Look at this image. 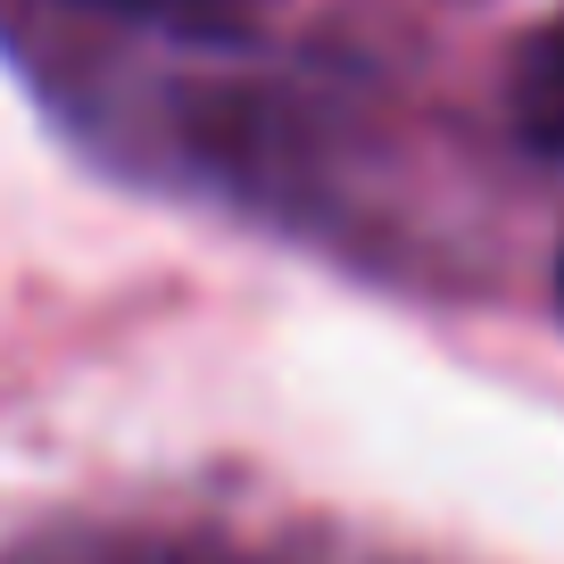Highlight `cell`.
<instances>
[{"instance_id": "cell-1", "label": "cell", "mask_w": 564, "mask_h": 564, "mask_svg": "<svg viewBox=\"0 0 564 564\" xmlns=\"http://www.w3.org/2000/svg\"><path fill=\"white\" fill-rule=\"evenodd\" d=\"M507 124L523 150L564 159V18L531 25L507 58Z\"/></svg>"}, {"instance_id": "cell-2", "label": "cell", "mask_w": 564, "mask_h": 564, "mask_svg": "<svg viewBox=\"0 0 564 564\" xmlns=\"http://www.w3.org/2000/svg\"><path fill=\"white\" fill-rule=\"evenodd\" d=\"M84 9H133L141 18V9H175V0H84Z\"/></svg>"}, {"instance_id": "cell-3", "label": "cell", "mask_w": 564, "mask_h": 564, "mask_svg": "<svg viewBox=\"0 0 564 564\" xmlns=\"http://www.w3.org/2000/svg\"><path fill=\"white\" fill-rule=\"evenodd\" d=\"M556 300H564V258H556Z\"/></svg>"}]
</instances>
